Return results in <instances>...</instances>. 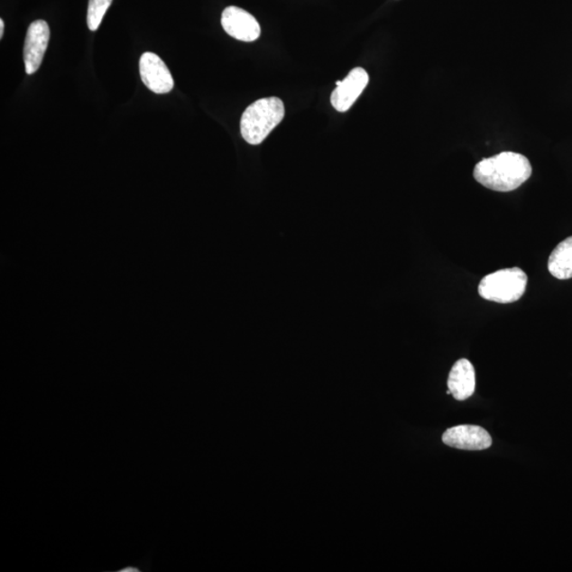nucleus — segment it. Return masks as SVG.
<instances>
[{
	"label": "nucleus",
	"mask_w": 572,
	"mask_h": 572,
	"mask_svg": "<svg viewBox=\"0 0 572 572\" xmlns=\"http://www.w3.org/2000/svg\"><path fill=\"white\" fill-rule=\"evenodd\" d=\"M444 444L465 450H484L492 446L488 431L477 425H459L449 429L442 436Z\"/></svg>",
	"instance_id": "obj_8"
},
{
	"label": "nucleus",
	"mask_w": 572,
	"mask_h": 572,
	"mask_svg": "<svg viewBox=\"0 0 572 572\" xmlns=\"http://www.w3.org/2000/svg\"><path fill=\"white\" fill-rule=\"evenodd\" d=\"M548 270L557 279L572 278V236L567 237L553 249L548 261Z\"/></svg>",
	"instance_id": "obj_10"
},
{
	"label": "nucleus",
	"mask_w": 572,
	"mask_h": 572,
	"mask_svg": "<svg viewBox=\"0 0 572 572\" xmlns=\"http://www.w3.org/2000/svg\"><path fill=\"white\" fill-rule=\"evenodd\" d=\"M130 569H120L117 570V572H139V571H143L142 569H139L138 567H135V566H129Z\"/></svg>",
	"instance_id": "obj_12"
},
{
	"label": "nucleus",
	"mask_w": 572,
	"mask_h": 572,
	"mask_svg": "<svg viewBox=\"0 0 572 572\" xmlns=\"http://www.w3.org/2000/svg\"><path fill=\"white\" fill-rule=\"evenodd\" d=\"M447 386L454 399L465 401L472 397L476 387V375L470 361L462 358L456 362L447 380Z\"/></svg>",
	"instance_id": "obj_9"
},
{
	"label": "nucleus",
	"mask_w": 572,
	"mask_h": 572,
	"mask_svg": "<svg viewBox=\"0 0 572 572\" xmlns=\"http://www.w3.org/2000/svg\"><path fill=\"white\" fill-rule=\"evenodd\" d=\"M532 167L526 156L514 152L485 158L474 169V178L493 191L510 192L530 179Z\"/></svg>",
	"instance_id": "obj_1"
},
{
	"label": "nucleus",
	"mask_w": 572,
	"mask_h": 572,
	"mask_svg": "<svg viewBox=\"0 0 572 572\" xmlns=\"http://www.w3.org/2000/svg\"><path fill=\"white\" fill-rule=\"evenodd\" d=\"M5 32V22L0 20V38H3Z\"/></svg>",
	"instance_id": "obj_13"
},
{
	"label": "nucleus",
	"mask_w": 572,
	"mask_h": 572,
	"mask_svg": "<svg viewBox=\"0 0 572 572\" xmlns=\"http://www.w3.org/2000/svg\"><path fill=\"white\" fill-rule=\"evenodd\" d=\"M140 77L145 87L158 95L168 94L174 80L168 66L153 52H145L139 60Z\"/></svg>",
	"instance_id": "obj_4"
},
{
	"label": "nucleus",
	"mask_w": 572,
	"mask_h": 572,
	"mask_svg": "<svg viewBox=\"0 0 572 572\" xmlns=\"http://www.w3.org/2000/svg\"><path fill=\"white\" fill-rule=\"evenodd\" d=\"M284 115L283 102L277 97L254 102L242 115V137L249 144L258 145L263 143L272 131L281 123Z\"/></svg>",
	"instance_id": "obj_2"
},
{
	"label": "nucleus",
	"mask_w": 572,
	"mask_h": 572,
	"mask_svg": "<svg viewBox=\"0 0 572 572\" xmlns=\"http://www.w3.org/2000/svg\"><path fill=\"white\" fill-rule=\"evenodd\" d=\"M369 83L367 71L362 67L352 69L344 80L337 82L331 95L332 106L339 113L348 112Z\"/></svg>",
	"instance_id": "obj_5"
},
{
	"label": "nucleus",
	"mask_w": 572,
	"mask_h": 572,
	"mask_svg": "<svg viewBox=\"0 0 572 572\" xmlns=\"http://www.w3.org/2000/svg\"><path fill=\"white\" fill-rule=\"evenodd\" d=\"M113 0H89L88 10V26L91 32L98 30L103 17L111 7Z\"/></svg>",
	"instance_id": "obj_11"
},
{
	"label": "nucleus",
	"mask_w": 572,
	"mask_h": 572,
	"mask_svg": "<svg viewBox=\"0 0 572 572\" xmlns=\"http://www.w3.org/2000/svg\"><path fill=\"white\" fill-rule=\"evenodd\" d=\"M528 277L526 272L513 267L490 273L483 278L478 293L485 300L497 303H512L525 294Z\"/></svg>",
	"instance_id": "obj_3"
},
{
	"label": "nucleus",
	"mask_w": 572,
	"mask_h": 572,
	"mask_svg": "<svg viewBox=\"0 0 572 572\" xmlns=\"http://www.w3.org/2000/svg\"><path fill=\"white\" fill-rule=\"evenodd\" d=\"M222 26L231 38L237 41L254 42L261 35L260 23L254 16L234 5L223 11Z\"/></svg>",
	"instance_id": "obj_7"
},
{
	"label": "nucleus",
	"mask_w": 572,
	"mask_h": 572,
	"mask_svg": "<svg viewBox=\"0 0 572 572\" xmlns=\"http://www.w3.org/2000/svg\"><path fill=\"white\" fill-rule=\"evenodd\" d=\"M51 39L50 26L45 21H35L29 26L25 46H23V60L28 75L38 71L48 48Z\"/></svg>",
	"instance_id": "obj_6"
}]
</instances>
